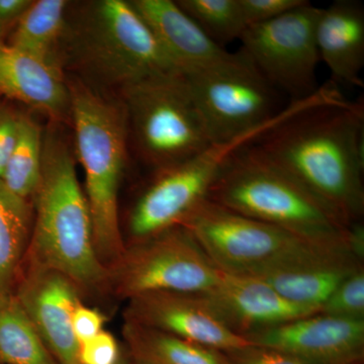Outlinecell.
<instances>
[{
	"mask_svg": "<svg viewBox=\"0 0 364 364\" xmlns=\"http://www.w3.org/2000/svg\"><path fill=\"white\" fill-rule=\"evenodd\" d=\"M203 294L215 315L241 337L320 313L287 301L262 280L248 275L222 272L218 284Z\"/></svg>",
	"mask_w": 364,
	"mask_h": 364,
	"instance_id": "9a60e30c",
	"label": "cell"
},
{
	"mask_svg": "<svg viewBox=\"0 0 364 364\" xmlns=\"http://www.w3.org/2000/svg\"><path fill=\"white\" fill-rule=\"evenodd\" d=\"M207 198L235 213L325 244L364 240L363 226L345 223L255 142L235 151L223 165Z\"/></svg>",
	"mask_w": 364,
	"mask_h": 364,
	"instance_id": "3957f363",
	"label": "cell"
},
{
	"mask_svg": "<svg viewBox=\"0 0 364 364\" xmlns=\"http://www.w3.org/2000/svg\"><path fill=\"white\" fill-rule=\"evenodd\" d=\"M76 154L85 176L93 243L105 267L123 253L119 191L126 167L128 121L121 98L75 76L68 78Z\"/></svg>",
	"mask_w": 364,
	"mask_h": 364,
	"instance_id": "5b68a950",
	"label": "cell"
},
{
	"mask_svg": "<svg viewBox=\"0 0 364 364\" xmlns=\"http://www.w3.org/2000/svg\"><path fill=\"white\" fill-rule=\"evenodd\" d=\"M243 338L301 364H360L364 358V321L321 313L257 330Z\"/></svg>",
	"mask_w": 364,
	"mask_h": 364,
	"instance_id": "4fadbf2b",
	"label": "cell"
},
{
	"mask_svg": "<svg viewBox=\"0 0 364 364\" xmlns=\"http://www.w3.org/2000/svg\"><path fill=\"white\" fill-rule=\"evenodd\" d=\"M320 61L331 71L333 82L363 86L364 9L355 0H336L321 9L315 30Z\"/></svg>",
	"mask_w": 364,
	"mask_h": 364,
	"instance_id": "ac0fdd59",
	"label": "cell"
},
{
	"mask_svg": "<svg viewBox=\"0 0 364 364\" xmlns=\"http://www.w3.org/2000/svg\"><path fill=\"white\" fill-rule=\"evenodd\" d=\"M107 269V291L129 299L157 291L203 294L221 277L183 226L126 244Z\"/></svg>",
	"mask_w": 364,
	"mask_h": 364,
	"instance_id": "ba28073f",
	"label": "cell"
},
{
	"mask_svg": "<svg viewBox=\"0 0 364 364\" xmlns=\"http://www.w3.org/2000/svg\"><path fill=\"white\" fill-rule=\"evenodd\" d=\"M363 102L340 100L299 112L255 144L347 224L364 212Z\"/></svg>",
	"mask_w": 364,
	"mask_h": 364,
	"instance_id": "6da1fadb",
	"label": "cell"
},
{
	"mask_svg": "<svg viewBox=\"0 0 364 364\" xmlns=\"http://www.w3.org/2000/svg\"><path fill=\"white\" fill-rule=\"evenodd\" d=\"M33 0H0V42L16 28Z\"/></svg>",
	"mask_w": 364,
	"mask_h": 364,
	"instance_id": "1f68e13d",
	"label": "cell"
},
{
	"mask_svg": "<svg viewBox=\"0 0 364 364\" xmlns=\"http://www.w3.org/2000/svg\"><path fill=\"white\" fill-rule=\"evenodd\" d=\"M123 334L136 361L140 363L228 364L221 351L135 323L124 322Z\"/></svg>",
	"mask_w": 364,
	"mask_h": 364,
	"instance_id": "7402d4cb",
	"label": "cell"
},
{
	"mask_svg": "<svg viewBox=\"0 0 364 364\" xmlns=\"http://www.w3.org/2000/svg\"><path fill=\"white\" fill-rule=\"evenodd\" d=\"M222 353L228 364H301L282 352L252 344Z\"/></svg>",
	"mask_w": 364,
	"mask_h": 364,
	"instance_id": "f1b7e54d",
	"label": "cell"
},
{
	"mask_svg": "<svg viewBox=\"0 0 364 364\" xmlns=\"http://www.w3.org/2000/svg\"><path fill=\"white\" fill-rule=\"evenodd\" d=\"M135 364H147V363H140V361H136Z\"/></svg>",
	"mask_w": 364,
	"mask_h": 364,
	"instance_id": "d6a6232c",
	"label": "cell"
},
{
	"mask_svg": "<svg viewBox=\"0 0 364 364\" xmlns=\"http://www.w3.org/2000/svg\"><path fill=\"white\" fill-rule=\"evenodd\" d=\"M182 226L223 272L254 275L277 268L363 257L364 240L318 243L251 219L205 198Z\"/></svg>",
	"mask_w": 364,
	"mask_h": 364,
	"instance_id": "8992f818",
	"label": "cell"
},
{
	"mask_svg": "<svg viewBox=\"0 0 364 364\" xmlns=\"http://www.w3.org/2000/svg\"><path fill=\"white\" fill-rule=\"evenodd\" d=\"M119 358V345L116 338L104 330L97 336L80 344V364H117Z\"/></svg>",
	"mask_w": 364,
	"mask_h": 364,
	"instance_id": "83f0119b",
	"label": "cell"
},
{
	"mask_svg": "<svg viewBox=\"0 0 364 364\" xmlns=\"http://www.w3.org/2000/svg\"><path fill=\"white\" fill-rule=\"evenodd\" d=\"M0 359L7 364H57L14 294L0 299Z\"/></svg>",
	"mask_w": 364,
	"mask_h": 364,
	"instance_id": "603a6c76",
	"label": "cell"
},
{
	"mask_svg": "<svg viewBox=\"0 0 364 364\" xmlns=\"http://www.w3.org/2000/svg\"><path fill=\"white\" fill-rule=\"evenodd\" d=\"M182 75L224 63L233 56L208 38L172 0H130Z\"/></svg>",
	"mask_w": 364,
	"mask_h": 364,
	"instance_id": "2e32d148",
	"label": "cell"
},
{
	"mask_svg": "<svg viewBox=\"0 0 364 364\" xmlns=\"http://www.w3.org/2000/svg\"><path fill=\"white\" fill-rule=\"evenodd\" d=\"M69 6L66 0H33L14 28L9 45L64 73L62 43Z\"/></svg>",
	"mask_w": 364,
	"mask_h": 364,
	"instance_id": "ffe728a7",
	"label": "cell"
},
{
	"mask_svg": "<svg viewBox=\"0 0 364 364\" xmlns=\"http://www.w3.org/2000/svg\"><path fill=\"white\" fill-rule=\"evenodd\" d=\"M321 9L306 1L267 23L248 26L241 36V52L273 88L294 100L318 90L316 70L320 56L315 30Z\"/></svg>",
	"mask_w": 364,
	"mask_h": 364,
	"instance_id": "8fae6325",
	"label": "cell"
},
{
	"mask_svg": "<svg viewBox=\"0 0 364 364\" xmlns=\"http://www.w3.org/2000/svg\"><path fill=\"white\" fill-rule=\"evenodd\" d=\"M0 95L28 105L54 124H71L66 75L0 42Z\"/></svg>",
	"mask_w": 364,
	"mask_h": 364,
	"instance_id": "e0dca14e",
	"label": "cell"
},
{
	"mask_svg": "<svg viewBox=\"0 0 364 364\" xmlns=\"http://www.w3.org/2000/svg\"><path fill=\"white\" fill-rule=\"evenodd\" d=\"M72 330L79 344L97 336L102 331L105 317L95 309L80 304L72 315Z\"/></svg>",
	"mask_w": 364,
	"mask_h": 364,
	"instance_id": "f546056e",
	"label": "cell"
},
{
	"mask_svg": "<svg viewBox=\"0 0 364 364\" xmlns=\"http://www.w3.org/2000/svg\"><path fill=\"white\" fill-rule=\"evenodd\" d=\"M32 203L25 259L63 273L82 294L107 291V269L95 251L87 200L59 124L44 132L42 176Z\"/></svg>",
	"mask_w": 364,
	"mask_h": 364,
	"instance_id": "7a4b0ae2",
	"label": "cell"
},
{
	"mask_svg": "<svg viewBox=\"0 0 364 364\" xmlns=\"http://www.w3.org/2000/svg\"><path fill=\"white\" fill-rule=\"evenodd\" d=\"M62 66L109 92L149 76L179 73L127 0H92L75 4V9L69 6Z\"/></svg>",
	"mask_w": 364,
	"mask_h": 364,
	"instance_id": "277c9868",
	"label": "cell"
},
{
	"mask_svg": "<svg viewBox=\"0 0 364 364\" xmlns=\"http://www.w3.org/2000/svg\"><path fill=\"white\" fill-rule=\"evenodd\" d=\"M179 7L218 45L240 40L247 28L239 0H178Z\"/></svg>",
	"mask_w": 364,
	"mask_h": 364,
	"instance_id": "d4e9b609",
	"label": "cell"
},
{
	"mask_svg": "<svg viewBox=\"0 0 364 364\" xmlns=\"http://www.w3.org/2000/svg\"><path fill=\"white\" fill-rule=\"evenodd\" d=\"M14 294L60 364H80L72 315L82 296L63 273L23 260Z\"/></svg>",
	"mask_w": 364,
	"mask_h": 364,
	"instance_id": "7c38bea8",
	"label": "cell"
},
{
	"mask_svg": "<svg viewBox=\"0 0 364 364\" xmlns=\"http://www.w3.org/2000/svg\"><path fill=\"white\" fill-rule=\"evenodd\" d=\"M117 95L126 111L129 139L155 172L214 144L182 74L149 76L124 86Z\"/></svg>",
	"mask_w": 364,
	"mask_h": 364,
	"instance_id": "52a82bcc",
	"label": "cell"
},
{
	"mask_svg": "<svg viewBox=\"0 0 364 364\" xmlns=\"http://www.w3.org/2000/svg\"><path fill=\"white\" fill-rule=\"evenodd\" d=\"M214 144L260 128L277 116L274 90L242 52L183 75Z\"/></svg>",
	"mask_w": 364,
	"mask_h": 364,
	"instance_id": "30bf717a",
	"label": "cell"
},
{
	"mask_svg": "<svg viewBox=\"0 0 364 364\" xmlns=\"http://www.w3.org/2000/svg\"><path fill=\"white\" fill-rule=\"evenodd\" d=\"M284 121L279 114L269 123L225 143L212 144L186 161L156 171L139 196L128 219V243L149 238L178 226L207 198L210 186L228 158L243 146L259 140Z\"/></svg>",
	"mask_w": 364,
	"mask_h": 364,
	"instance_id": "9c48e42d",
	"label": "cell"
},
{
	"mask_svg": "<svg viewBox=\"0 0 364 364\" xmlns=\"http://www.w3.org/2000/svg\"><path fill=\"white\" fill-rule=\"evenodd\" d=\"M33 221V203L14 195L0 181V299L14 294Z\"/></svg>",
	"mask_w": 364,
	"mask_h": 364,
	"instance_id": "44dd1931",
	"label": "cell"
},
{
	"mask_svg": "<svg viewBox=\"0 0 364 364\" xmlns=\"http://www.w3.org/2000/svg\"><path fill=\"white\" fill-rule=\"evenodd\" d=\"M358 256L277 268L248 275L264 282L287 301L321 310L323 304L352 273L363 267Z\"/></svg>",
	"mask_w": 364,
	"mask_h": 364,
	"instance_id": "d6986e66",
	"label": "cell"
},
{
	"mask_svg": "<svg viewBox=\"0 0 364 364\" xmlns=\"http://www.w3.org/2000/svg\"><path fill=\"white\" fill-rule=\"evenodd\" d=\"M44 131L32 117L21 114L16 143L0 181L14 195L33 202L42 176Z\"/></svg>",
	"mask_w": 364,
	"mask_h": 364,
	"instance_id": "cb8c5ba5",
	"label": "cell"
},
{
	"mask_svg": "<svg viewBox=\"0 0 364 364\" xmlns=\"http://www.w3.org/2000/svg\"><path fill=\"white\" fill-rule=\"evenodd\" d=\"M320 313L345 320L364 321V268L352 273L321 306Z\"/></svg>",
	"mask_w": 364,
	"mask_h": 364,
	"instance_id": "484cf974",
	"label": "cell"
},
{
	"mask_svg": "<svg viewBox=\"0 0 364 364\" xmlns=\"http://www.w3.org/2000/svg\"><path fill=\"white\" fill-rule=\"evenodd\" d=\"M21 114L0 105V178L16 143Z\"/></svg>",
	"mask_w": 364,
	"mask_h": 364,
	"instance_id": "4dcf8cb0",
	"label": "cell"
},
{
	"mask_svg": "<svg viewBox=\"0 0 364 364\" xmlns=\"http://www.w3.org/2000/svg\"><path fill=\"white\" fill-rule=\"evenodd\" d=\"M305 2L306 0H239L247 28L274 20Z\"/></svg>",
	"mask_w": 364,
	"mask_h": 364,
	"instance_id": "4316f807",
	"label": "cell"
},
{
	"mask_svg": "<svg viewBox=\"0 0 364 364\" xmlns=\"http://www.w3.org/2000/svg\"><path fill=\"white\" fill-rule=\"evenodd\" d=\"M124 322L225 352L250 344L220 320L203 294L157 291L129 299Z\"/></svg>",
	"mask_w": 364,
	"mask_h": 364,
	"instance_id": "5bb4252c",
	"label": "cell"
}]
</instances>
